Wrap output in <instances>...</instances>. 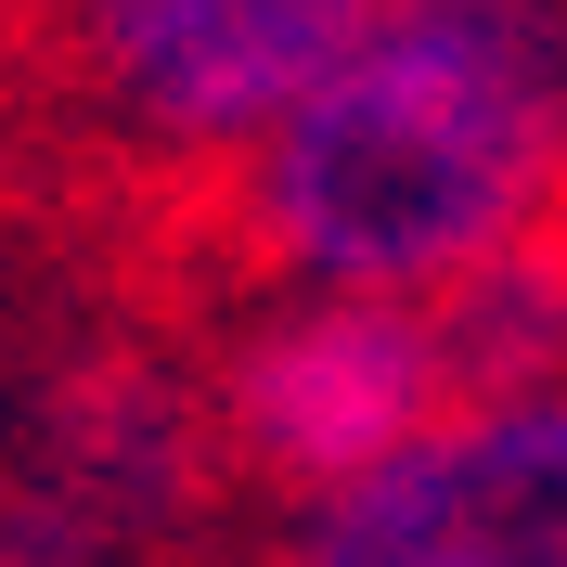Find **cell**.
<instances>
[{"mask_svg": "<svg viewBox=\"0 0 567 567\" xmlns=\"http://www.w3.org/2000/svg\"><path fill=\"white\" fill-rule=\"evenodd\" d=\"M233 233L284 297L439 310L567 233V13L361 0L349 52L233 168Z\"/></svg>", "mask_w": 567, "mask_h": 567, "instance_id": "cell-1", "label": "cell"}, {"mask_svg": "<svg viewBox=\"0 0 567 567\" xmlns=\"http://www.w3.org/2000/svg\"><path fill=\"white\" fill-rule=\"evenodd\" d=\"M207 374L168 349L52 361L0 439V567H168L219 503Z\"/></svg>", "mask_w": 567, "mask_h": 567, "instance_id": "cell-2", "label": "cell"}, {"mask_svg": "<svg viewBox=\"0 0 567 567\" xmlns=\"http://www.w3.org/2000/svg\"><path fill=\"white\" fill-rule=\"evenodd\" d=\"M207 413L219 452L297 516V503L361 491L374 464L413 452L452 413V361H439V322L400 297H271L207 361Z\"/></svg>", "mask_w": 567, "mask_h": 567, "instance_id": "cell-3", "label": "cell"}, {"mask_svg": "<svg viewBox=\"0 0 567 567\" xmlns=\"http://www.w3.org/2000/svg\"><path fill=\"white\" fill-rule=\"evenodd\" d=\"M349 27L361 0H91L65 27V78L130 155L246 168L349 52Z\"/></svg>", "mask_w": 567, "mask_h": 567, "instance_id": "cell-4", "label": "cell"}, {"mask_svg": "<svg viewBox=\"0 0 567 567\" xmlns=\"http://www.w3.org/2000/svg\"><path fill=\"white\" fill-rule=\"evenodd\" d=\"M284 567H567V388L452 400L361 491L297 503Z\"/></svg>", "mask_w": 567, "mask_h": 567, "instance_id": "cell-5", "label": "cell"}, {"mask_svg": "<svg viewBox=\"0 0 567 567\" xmlns=\"http://www.w3.org/2000/svg\"><path fill=\"white\" fill-rule=\"evenodd\" d=\"M439 361H452V400H542L567 388V233L529 258H503V271L452 284L439 297Z\"/></svg>", "mask_w": 567, "mask_h": 567, "instance_id": "cell-6", "label": "cell"}]
</instances>
